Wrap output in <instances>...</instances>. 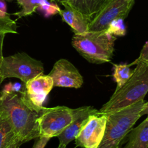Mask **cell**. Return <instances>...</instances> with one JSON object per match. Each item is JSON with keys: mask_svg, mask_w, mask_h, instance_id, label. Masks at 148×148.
I'll list each match as a JSON object with an SVG mask.
<instances>
[{"mask_svg": "<svg viewBox=\"0 0 148 148\" xmlns=\"http://www.w3.org/2000/svg\"><path fill=\"white\" fill-rule=\"evenodd\" d=\"M43 107L34 105L25 90L0 92V112L9 118L16 137L21 144L39 138L38 118Z\"/></svg>", "mask_w": 148, "mask_h": 148, "instance_id": "cell-1", "label": "cell"}, {"mask_svg": "<svg viewBox=\"0 0 148 148\" xmlns=\"http://www.w3.org/2000/svg\"><path fill=\"white\" fill-rule=\"evenodd\" d=\"M136 65L132 75L121 88L115 90L110 100L99 110L109 114L144 100L148 92V62L134 60L129 64Z\"/></svg>", "mask_w": 148, "mask_h": 148, "instance_id": "cell-2", "label": "cell"}, {"mask_svg": "<svg viewBox=\"0 0 148 148\" xmlns=\"http://www.w3.org/2000/svg\"><path fill=\"white\" fill-rule=\"evenodd\" d=\"M116 37L104 31L75 34L72 46L85 59L93 64L111 62L114 56Z\"/></svg>", "mask_w": 148, "mask_h": 148, "instance_id": "cell-3", "label": "cell"}, {"mask_svg": "<svg viewBox=\"0 0 148 148\" xmlns=\"http://www.w3.org/2000/svg\"><path fill=\"white\" fill-rule=\"evenodd\" d=\"M145 100L107 115L105 133L98 148H119L136 122L141 117Z\"/></svg>", "mask_w": 148, "mask_h": 148, "instance_id": "cell-4", "label": "cell"}, {"mask_svg": "<svg viewBox=\"0 0 148 148\" xmlns=\"http://www.w3.org/2000/svg\"><path fill=\"white\" fill-rule=\"evenodd\" d=\"M44 67L41 61L31 57L25 52H17L3 58L0 73L3 79L17 78L26 83L43 74Z\"/></svg>", "mask_w": 148, "mask_h": 148, "instance_id": "cell-5", "label": "cell"}, {"mask_svg": "<svg viewBox=\"0 0 148 148\" xmlns=\"http://www.w3.org/2000/svg\"><path fill=\"white\" fill-rule=\"evenodd\" d=\"M73 120V109L66 106L43 107L38 118L39 138L58 136Z\"/></svg>", "mask_w": 148, "mask_h": 148, "instance_id": "cell-6", "label": "cell"}, {"mask_svg": "<svg viewBox=\"0 0 148 148\" xmlns=\"http://www.w3.org/2000/svg\"><path fill=\"white\" fill-rule=\"evenodd\" d=\"M134 4V1L108 0L90 23L88 31L101 32L107 29L111 22L117 18L125 19Z\"/></svg>", "mask_w": 148, "mask_h": 148, "instance_id": "cell-7", "label": "cell"}, {"mask_svg": "<svg viewBox=\"0 0 148 148\" xmlns=\"http://www.w3.org/2000/svg\"><path fill=\"white\" fill-rule=\"evenodd\" d=\"M107 115L98 113L92 115L75 138V144L82 148H98L104 136Z\"/></svg>", "mask_w": 148, "mask_h": 148, "instance_id": "cell-8", "label": "cell"}, {"mask_svg": "<svg viewBox=\"0 0 148 148\" xmlns=\"http://www.w3.org/2000/svg\"><path fill=\"white\" fill-rule=\"evenodd\" d=\"M48 75L53 80V86L79 89L83 84V77L80 73L66 59L56 61Z\"/></svg>", "mask_w": 148, "mask_h": 148, "instance_id": "cell-9", "label": "cell"}, {"mask_svg": "<svg viewBox=\"0 0 148 148\" xmlns=\"http://www.w3.org/2000/svg\"><path fill=\"white\" fill-rule=\"evenodd\" d=\"M98 112L99 110L91 106H84L73 109V120L72 123L57 136L59 145L66 146L72 141L75 140L89 118Z\"/></svg>", "mask_w": 148, "mask_h": 148, "instance_id": "cell-10", "label": "cell"}, {"mask_svg": "<svg viewBox=\"0 0 148 148\" xmlns=\"http://www.w3.org/2000/svg\"><path fill=\"white\" fill-rule=\"evenodd\" d=\"M53 87L52 78L49 75H38L25 83V90L30 101L37 107H43L50 91Z\"/></svg>", "mask_w": 148, "mask_h": 148, "instance_id": "cell-11", "label": "cell"}, {"mask_svg": "<svg viewBox=\"0 0 148 148\" xmlns=\"http://www.w3.org/2000/svg\"><path fill=\"white\" fill-rule=\"evenodd\" d=\"M64 9L61 10L60 15L62 20L69 26L75 34H82L88 31L90 21L81 13L74 10L69 4H64Z\"/></svg>", "mask_w": 148, "mask_h": 148, "instance_id": "cell-12", "label": "cell"}, {"mask_svg": "<svg viewBox=\"0 0 148 148\" xmlns=\"http://www.w3.org/2000/svg\"><path fill=\"white\" fill-rule=\"evenodd\" d=\"M108 0H70L69 6L91 22Z\"/></svg>", "mask_w": 148, "mask_h": 148, "instance_id": "cell-13", "label": "cell"}, {"mask_svg": "<svg viewBox=\"0 0 148 148\" xmlns=\"http://www.w3.org/2000/svg\"><path fill=\"white\" fill-rule=\"evenodd\" d=\"M126 136L127 143L124 148H148V119L132 129Z\"/></svg>", "mask_w": 148, "mask_h": 148, "instance_id": "cell-14", "label": "cell"}, {"mask_svg": "<svg viewBox=\"0 0 148 148\" xmlns=\"http://www.w3.org/2000/svg\"><path fill=\"white\" fill-rule=\"evenodd\" d=\"M17 140L8 118L0 112V148H8Z\"/></svg>", "mask_w": 148, "mask_h": 148, "instance_id": "cell-15", "label": "cell"}, {"mask_svg": "<svg viewBox=\"0 0 148 148\" xmlns=\"http://www.w3.org/2000/svg\"><path fill=\"white\" fill-rule=\"evenodd\" d=\"M134 70L131 69V66L127 63L114 64V80L116 81L117 86L116 90L121 88L132 75Z\"/></svg>", "mask_w": 148, "mask_h": 148, "instance_id": "cell-16", "label": "cell"}, {"mask_svg": "<svg viewBox=\"0 0 148 148\" xmlns=\"http://www.w3.org/2000/svg\"><path fill=\"white\" fill-rule=\"evenodd\" d=\"M19 5L21 7V10L13 15H17L18 17H25L30 15L36 12L38 6L43 0H16ZM55 1V0H51Z\"/></svg>", "mask_w": 148, "mask_h": 148, "instance_id": "cell-17", "label": "cell"}, {"mask_svg": "<svg viewBox=\"0 0 148 148\" xmlns=\"http://www.w3.org/2000/svg\"><path fill=\"white\" fill-rule=\"evenodd\" d=\"M124 19L117 18L113 20L108 25L106 32L114 36H124L127 33L126 26L124 24Z\"/></svg>", "mask_w": 148, "mask_h": 148, "instance_id": "cell-18", "label": "cell"}, {"mask_svg": "<svg viewBox=\"0 0 148 148\" xmlns=\"http://www.w3.org/2000/svg\"><path fill=\"white\" fill-rule=\"evenodd\" d=\"M37 10L42 12L46 17H49L56 14H59L61 12V9L57 4L54 3H50L49 0H43L38 6Z\"/></svg>", "mask_w": 148, "mask_h": 148, "instance_id": "cell-19", "label": "cell"}, {"mask_svg": "<svg viewBox=\"0 0 148 148\" xmlns=\"http://www.w3.org/2000/svg\"><path fill=\"white\" fill-rule=\"evenodd\" d=\"M17 26L12 19H0V33H17Z\"/></svg>", "mask_w": 148, "mask_h": 148, "instance_id": "cell-20", "label": "cell"}, {"mask_svg": "<svg viewBox=\"0 0 148 148\" xmlns=\"http://www.w3.org/2000/svg\"><path fill=\"white\" fill-rule=\"evenodd\" d=\"M136 60L137 61H144L148 62V41L145 44L140 52V56Z\"/></svg>", "mask_w": 148, "mask_h": 148, "instance_id": "cell-21", "label": "cell"}, {"mask_svg": "<svg viewBox=\"0 0 148 148\" xmlns=\"http://www.w3.org/2000/svg\"><path fill=\"white\" fill-rule=\"evenodd\" d=\"M10 15L7 12V5L5 2L2 0H0V19L2 20H8L10 19Z\"/></svg>", "mask_w": 148, "mask_h": 148, "instance_id": "cell-22", "label": "cell"}, {"mask_svg": "<svg viewBox=\"0 0 148 148\" xmlns=\"http://www.w3.org/2000/svg\"><path fill=\"white\" fill-rule=\"evenodd\" d=\"M49 140H50V139H49V138H38V139L36 141L34 145L32 148H45V147L47 145L48 142Z\"/></svg>", "mask_w": 148, "mask_h": 148, "instance_id": "cell-23", "label": "cell"}, {"mask_svg": "<svg viewBox=\"0 0 148 148\" xmlns=\"http://www.w3.org/2000/svg\"><path fill=\"white\" fill-rule=\"evenodd\" d=\"M5 35V33H0V70H1V63H2L3 58H4V56H3V44H4ZM0 78H1V73H0Z\"/></svg>", "mask_w": 148, "mask_h": 148, "instance_id": "cell-24", "label": "cell"}, {"mask_svg": "<svg viewBox=\"0 0 148 148\" xmlns=\"http://www.w3.org/2000/svg\"><path fill=\"white\" fill-rule=\"evenodd\" d=\"M140 115H141V117L144 115H147V118L148 119V102H145V103L144 104L143 109L141 110V113H140Z\"/></svg>", "mask_w": 148, "mask_h": 148, "instance_id": "cell-25", "label": "cell"}, {"mask_svg": "<svg viewBox=\"0 0 148 148\" xmlns=\"http://www.w3.org/2000/svg\"><path fill=\"white\" fill-rule=\"evenodd\" d=\"M22 145V144L20 143L19 141H16V142H14L12 145H10V146L8 148H20V145Z\"/></svg>", "mask_w": 148, "mask_h": 148, "instance_id": "cell-26", "label": "cell"}, {"mask_svg": "<svg viewBox=\"0 0 148 148\" xmlns=\"http://www.w3.org/2000/svg\"><path fill=\"white\" fill-rule=\"evenodd\" d=\"M57 1H60L62 4H69L70 0H57Z\"/></svg>", "mask_w": 148, "mask_h": 148, "instance_id": "cell-27", "label": "cell"}, {"mask_svg": "<svg viewBox=\"0 0 148 148\" xmlns=\"http://www.w3.org/2000/svg\"><path fill=\"white\" fill-rule=\"evenodd\" d=\"M66 145H59V147H58V148H66Z\"/></svg>", "mask_w": 148, "mask_h": 148, "instance_id": "cell-28", "label": "cell"}, {"mask_svg": "<svg viewBox=\"0 0 148 148\" xmlns=\"http://www.w3.org/2000/svg\"><path fill=\"white\" fill-rule=\"evenodd\" d=\"M3 81H4V79H3L2 78H0V85H1V84L2 83Z\"/></svg>", "mask_w": 148, "mask_h": 148, "instance_id": "cell-29", "label": "cell"}, {"mask_svg": "<svg viewBox=\"0 0 148 148\" xmlns=\"http://www.w3.org/2000/svg\"><path fill=\"white\" fill-rule=\"evenodd\" d=\"M128 1H134V0H128Z\"/></svg>", "mask_w": 148, "mask_h": 148, "instance_id": "cell-30", "label": "cell"}, {"mask_svg": "<svg viewBox=\"0 0 148 148\" xmlns=\"http://www.w3.org/2000/svg\"></svg>", "mask_w": 148, "mask_h": 148, "instance_id": "cell-31", "label": "cell"}]
</instances>
